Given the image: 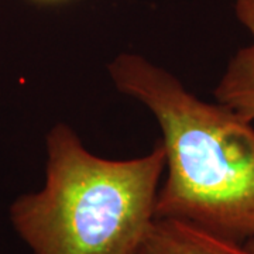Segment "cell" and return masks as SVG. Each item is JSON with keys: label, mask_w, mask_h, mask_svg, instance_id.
I'll list each match as a JSON object with an SVG mask.
<instances>
[{"label": "cell", "mask_w": 254, "mask_h": 254, "mask_svg": "<svg viewBox=\"0 0 254 254\" xmlns=\"http://www.w3.org/2000/svg\"><path fill=\"white\" fill-rule=\"evenodd\" d=\"M43 190L14 200L11 223L33 254H137L154 219L165 155L108 160L65 123L47 136Z\"/></svg>", "instance_id": "cell-2"}, {"label": "cell", "mask_w": 254, "mask_h": 254, "mask_svg": "<svg viewBox=\"0 0 254 254\" xmlns=\"http://www.w3.org/2000/svg\"><path fill=\"white\" fill-rule=\"evenodd\" d=\"M37 1H58V0H37Z\"/></svg>", "instance_id": "cell-6"}, {"label": "cell", "mask_w": 254, "mask_h": 254, "mask_svg": "<svg viewBox=\"0 0 254 254\" xmlns=\"http://www.w3.org/2000/svg\"><path fill=\"white\" fill-rule=\"evenodd\" d=\"M137 254H254L246 243L175 219L154 218Z\"/></svg>", "instance_id": "cell-3"}, {"label": "cell", "mask_w": 254, "mask_h": 254, "mask_svg": "<svg viewBox=\"0 0 254 254\" xmlns=\"http://www.w3.org/2000/svg\"><path fill=\"white\" fill-rule=\"evenodd\" d=\"M246 245H247V247H249L250 250H253V252H254V239H252V240H249V242H247Z\"/></svg>", "instance_id": "cell-5"}, {"label": "cell", "mask_w": 254, "mask_h": 254, "mask_svg": "<svg viewBox=\"0 0 254 254\" xmlns=\"http://www.w3.org/2000/svg\"><path fill=\"white\" fill-rule=\"evenodd\" d=\"M237 20L247 28L252 43L243 47L229 61L215 88L216 102L236 112L240 118L254 120V0H236Z\"/></svg>", "instance_id": "cell-4"}, {"label": "cell", "mask_w": 254, "mask_h": 254, "mask_svg": "<svg viewBox=\"0 0 254 254\" xmlns=\"http://www.w3.org/2000/svg\"><path fill=\"white\" fill-rule=\"evenodd\" d=\"M123 95L157 119L167 178L154 218L175 219L247 243L254 239V126L220 103L187 91L144 57L122 53L108 65Z\"/></svg>", "instance_id": "cell-1"}]
</instances>
